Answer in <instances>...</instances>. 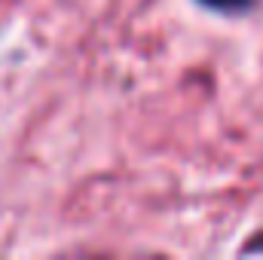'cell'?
Wrapping results in <instances>:
<instances>
[{"mask_svg": "<svg viewBox=\"0 0 263 260\" xmlns=\"http://www.w3.org/2000/svg\"><path fill=\"white\" fill-rule=\"evenodd\" d=\"M202 6L214 9V12H227V15H239V12H248L254 0H199Z\"/></svg>", "mask_w": 263, "mask_h": 260, "instance_id": "1", "label": "cell"}]
</instances>
